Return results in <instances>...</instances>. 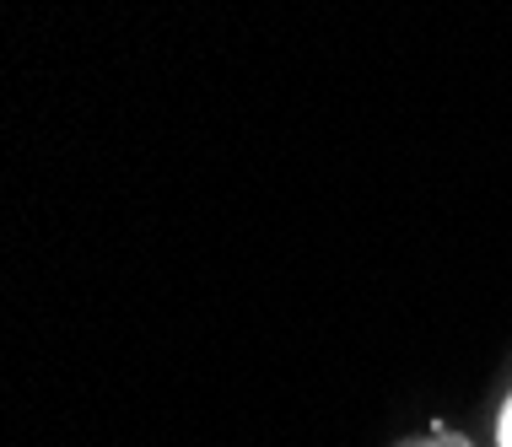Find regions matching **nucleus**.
Segmentation results:
<instances>
[{
    "label": "nucleus",
    "mask_w": 512,
    "mask_h": 447,
    "mask_svg": "<svg viewBox=\"0 0 512 447\" xmlns=\"http://www.w3.org/2000/svg\"><path fill=\"white\" fill-rule=\"evenodd\" d=\"M405 447H469V442L453 437V431H432V437H415V442H405Z\"/></svg>",
    "instance_id": "1"
},
{
    "label": "nucleus",
    "mask_w": 512,
    "mask_h": 447,
    "mask_svg": "<svg viewBox=\"0 0 512 447\" xmlns=\"http://www.w3.org/2000/svg\"><path fill=\"white\" fill-rule=\"evenodd\" d=\"M496 442L512 447V399H507V410H502V426H496Z\"/></svg>",
    "instance_id": "2"
}]
</instances>
